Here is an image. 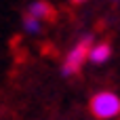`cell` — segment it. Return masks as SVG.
I'll return each instance as SVG.
<instances>
[{
  "label": "cell",
  "mask_w": 120,
  "mask_h": 120,
  "mask_svg": "<svg viewBox=\"0 0 120 120\" xmlns=\"http://www.w3.org/2000/svg\"><path fill=\"white\" fill-rule=\"evenodd\" d=\"M112 57V46H110V42H99V44H93V49H91V55H89V61H93V63H105L108 59Z\"/></svg>",
  "instance_id": "4"
},
{
  "label": "cell",
  "mask_w": 120,
  "mask_h": 120,
  "mask_svg": "<svg viewBox=\"0 0 120 120\" xmlns=\"http://www.w3.org/2000/svg\"><path fill=\"white\" fill-rule=\"evenodd\" d=\"M91 49H93V38H91V36L80 38V40L72 46V51L65 55L63 65H61V74H63V76H74V74H78V72L82 70L84 61H89Z\"/></svg>",
  "instance_id": "2"
},
{
  "label": "cell",
  "mask_w": 120,
  "mask_h": 120,
  "mask_svg": "<svg viewBox=\"0 0 120 120\" xmlns=\"http://www.w3.org/2000/svg\"><path fill=\"white\" fill-rule=\"evenodd\" d=\"M91 114L99 120H110L120 116V97L112 91H99L89 101Z\"/></svg>",
  "instance_id": "1"
},
{
  "label": "cell",
  "mask_w": 120,
  "mask_h": 120,
  "mask_svg": "<svg viewBox=\"0 0 120 120\" xmlns=\"http://www.w3.org/2000/svg\"><path fill=\"white\" fill-rule=\"evenodd\" d=\"M23 27H25L27 32H32V34H38V32H40V21L34 19V17H30V15H25V19H23Z\"/></svg>",
  "instance_id": "5"
},
{
  "label": "cell",
  "mask_w": 120,
  "mask_h": 120,
  "mask_svg": "<svg viewBox=\"0 0 120 120\" xmlns=\"http://www.w3.org/2000/svg\"><path fill=\"white\" fill-rule=\"evenodd\" d=\"M27 15L34 17V19H38V21H40V19H55V8H53L46 0H36V2L30 4Z\"/></svg>",
  "instance_id": "3"
},
{
  "label": "cell",
  "mask_w": 120,
  "mask_h": 120,
  "mask_svg": "<svg viewBox=\"0 0 120 120\" xmlns=\"http://www.w3.org/2000/svg\"><path fill=\"white\" fill-rule=\"evenodd\" d=\"M72 4H82V2H86V0H70Z\"/></svg>",
  "instance_id": "6"
}]
</instances>
